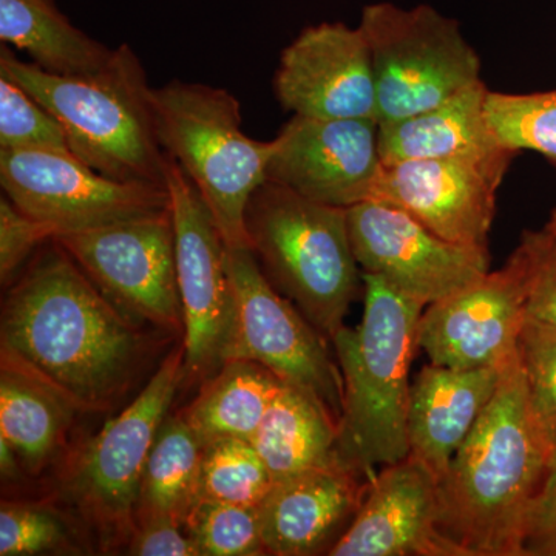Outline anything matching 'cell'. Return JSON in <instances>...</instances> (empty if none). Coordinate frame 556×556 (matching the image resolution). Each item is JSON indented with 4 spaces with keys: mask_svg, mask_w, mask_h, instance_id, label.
<instances>
[{
    "mask_svg": "<svg viewBox=\"0 0 556 556\" xmlns=\"http://www.w3.org/2000/svg\"><path fill=\"white\" fill-rule=\"evenodd\" d=\"M53 243L3 299L2 361L42 380L78 412H105L137 376L144 340Z\"/></svg>",
    "mask_w": 556,
    "mask_h": 556,
    "instance_id": "obj_1",
    "label": "cell"
},
{
    "mask_svg": "<svg viewBox=\"0 0 556 556\" xmlns=\"http://www.w3.org/2000/svg\"><path fill=\"white\" fill-rule=\"evenodd\" d=\"M519 356L439 481L438 525L463 556H521L527 510L555 452Z\"/></svg>",
    "mask_w": 556,
    "mask_h": 556,
    "instance_id": "obj_2",
    "label": "cell"
},
{
    "mask_svg": "<svg viewBox=\"0 0 556 556\" xmlns=\"http://www.w3.org/2000/svg\"><path fill=\"white\" fill-rule=\"evenodd\" d=\"M365 308L356 328L331 340L343 379L338 456L372 475L409 455V368L426 306L399 294L382 278L364 274Z\"/></svg>",
    "mask_w": 556,
    "mask_h": 556,
    "instance_id": "obj_3",
    "label": "cell"
},
{
    "mask_svg": "<svg viewBox=\"0 0 556 556\" xmlns=\"http://www.w3.org/2000/svg\"><path fill=\"white\" fill-rule=\"evenodd\" d=\"M0 73L56 116L76 159L104 177L167 189V156L156 135L152 87L129 46L100 72L60 76L0 50Z\"/></svg>",
    "mask_w": 556,
    "mask_h": 556,
    "instance_id": "obj_4",
    "label": "cell"
},
{
    "mask_svg": "<svg viewBox=\"0 0 556 556\" xmlns=\"http://www.w3.org/2000/svg\"><path fill=\"white\" fill-rule=\"evenodd\" d=\"M247 233L270 285L331 342L361 289L346 208L265 181L249 200Z\"/></svg>",
    "mask_w": 556,
    "mask_h": 556,
    "instance_id": "obj_5",
    "label": "cell"
},
{
    "mask_svg": "<svg viewBox=\"0 0 556 556\" xmlns=\"http://www.w3.org/2000/svg\"><path fill=\"white\" fill-rule=\"evenodd\" d=\"M152 109L161 148L199 190L226 248L249 247L247 208L266 181L273 141L248 137L239 100L206 84L152 89Z\"/></svg>",
    "mask_w": 556,
    "mask_h": 556,
    "instance_id": "obj_6",
    "label": "cell"
},
{
    "mask_svg": "<svg viewBox=\"0 0 556 556\" xmlns=\"http://www.w3.org/2000/svg\"><path fill=\"white\" fill-rule=\"evenodd\" d=\"M358 27L371 53L379 126L437 108L482 80L479 54L459 24L433 7L371 3Z\"/></svg>",
    "mask_w": 556,
    "mask_h": 556,
    "instance_id": "obj_7",
    "label": "cell"
},
{
    "mask_svg": "<svg viewBox=\"0 0 556 556\" xmlns=\"http://www.w3.org/2000/svg\"><path fill=\"white\" fill-rule=\"evenodd\" d=\"M185 369V350L164 358L134 402L79 450L61 492L105 547L134 536L142 473Z\"/></svg>",
    "mask_w": 556,
    "mask_h": 556,
    "instance_id": "obj_8",
    "label": "cell"
},
{
    "mask_svg": "<svg viewBox=\"0 0 556 556\" xmlns=\"http://www.w3.org/2000/svg\"><path fill=\"white\" fill-rule=\"evenodd\" d=\"M233 327L225 362L251 361L283 382L316 394L342 416L343 379L328 340L270 285L249 247L228 248Z\"/></svg>",
    "mask_w": 556,
    "mask_h": 556,
    "instance_id": "obj_9",
    "label": "cell"
},
{
    "mask_svg": "<svg viewBox=\"0 0 556 556\" xmlns=\"http://www.w3.org/2000/svg\"><path fill=\"white\" fill-rule=\"evenodd\" d=\"M167 190L185 320L182 380L200 382L214 376L225 364L232 334L228 248L199 190L170 156H167Z\"/></svg>",
    "mask_w": 556,
    "mask_h": 556,
    "instance_id": "obj_10",
    "label": "cell"
},
{
    "mask_svg": "<svg viewBox=\"0 0 556 556\" xmlns=\"http://www.w3.org/2000/svg\"><path fill=\"white\" fill-rule=\"evenodd\" d=\"M53 241L119 309L166 331L185 332L175 260V228L166 211Z\"/></svg>",
    "mask_w": 556,
    "mask_h": 556,
    "instance_id": "obj_11",
    "label": "cell"
},
{
    "mask_svg": "<svg viewBox=\"0 0 556 556\" xmlns=\"http://www.w3.org/2000/svg\"><path fill=\"white\" fill-rule=\"evenodd\" d=\"M0 185L14 206L49 226L54 237L170 206L167 189L104 177L56 150L0 149Z\"/></svg>",
    "mask_w": 556,
    "mask_h": 556,
    "instance_id": "obj_12",
    "label": "cell"
},
{
    "mask_svg": "<svg viewBox=\"0 0 556 556\" xmlns=\"http://www.w3.org/2000/svg\"><path fill=\"white\" fill-rule=\"evenodd\" d=\"M351 247L364 274L428 306L490 273L489 248L442 239L407 212L376 200L346 208Z\"/></svg>",
    "mask_w": 556,
    "mask_h": 556,
    "instance_id": "obj_13",
    "label": "cell"
},
{
    "mask_svg": "<svg viewBox=\"0 0 556 556\" xmlns=\"http://www.w3.org/2000/svg\"><path fill=\"white\" fill-rule=\"evenodd\" d=\"M382 164L378 121L292 115L273 139L266 181L348 208L371 199Z\"/></svg>",
    "mask_w": 556,
    "mask_h": 556,
    "instance_id": "obj_14",
    "label": "cell"
},
{
    "mask_svg": "<svg viewBox=\"0 0 556 556\" xmlns=\"http://www.w3.org/2000/svg\"><path fill=\"white\" fill-rule=\"evenodd\" d=\"M525 268L517 252L506 266L428 305L420 316L417 343L430 364L486 368L518 354L525 327Z\"/></svg>",
    "mask_w": 556,
    "mask_h": 556,
    "instance_id": "obj_15",
    "label": "cell"
},
{
    "mask_svg": "<svg viewBox=\"0 0 556 556\" xmlns=\"http://www.w3.org/2000/svg\"><path fill=\"white\" fill-rule=\"evenodd\" d=\"M281 108L311 118L378 121L375 70L361 27L325 22L281 53L274 78Z\"/></svg>",
    "mask_w": 556,
    "mask_h": 556,
    "instance_id": "obj_16",
    "label": "cell"
},
{
    "mask_svg": "<svg viewBox=\"0 0 556 556\" xmlns=\"http://www.w3.org/2000/svg\"><path fill=\"white\" fill-rule=\"evenodd\" d=\"M506 172L456 159L383 163L369 200L407 212L442 239L489 248Z\"/></svg>",
    "mask_w": 556,
    "mask_h": 556,
    "instance_id": "obj_17",
    "label": "cell"
},
{
    "mask_svg": "<svg viewBox=\"0 0 556 556\" xmlns=\"http://www.w3.org/2000/svg\"><path fill=\"white\" fill-rule=\"evenodd\" d=\"M439 479L408 455L369 479L362 506L331 556H463L438 525Z\"/></svg>",
    "mask_w": 556,
    "mask_h": 556,
    "instance_id": "obj_18",
    "label": "cell"
},
{
    "mask_svg": "<svg viewBox=\"0 0 556 556\" xmlns=\"http://www.w3.org/2000/svg\"><path fill=\"white\" fill-rule=\"evenodd\" d=\"M371 477L338 460L276 482L258 507L266 554L329 551L356 517Z\"/></svg>",
    "mask_w": 556,
    "mask_h": 556,
    "instance_id": "obj_19",
    "label": "cell"
},
{
    "mask_svg": "<svg viewBox=\"0 0 556 556\" xmlns=\"http://www.w3.org/2000/svg\"><path fill=\"white\" fill-rule=\"evenodd\" d=\"M507 364L473 369L430 364L412 383L409 455L426 464L439 481L495 396Z\"/></svg>",
    "mask_w": 556,
    "mask_h": 556,
    "instance_id": "obj_20",
    "label": "cell"
},
{
    "mask_svg": "<svg viewBox=\"0 0 556 556\" xmlns=\"http://www.w3.org/2000/svg\"><path fill=\"white\" fill-rule=\"evenodd\" d=\"M486 93L489 89L479 80L437 108L379 126L383 163L456 159L507 170L517 153L504 148L493 134L485 116Z\"/></svg>",
    "mask_w": 556,
    "mask_h": 556,
    "instance_id": "obj_21",
    "label": "cell"
},
{
    "mask_svg": "<svg viewBox=\"0 0 556 556\" xmlns=\"http://www.w3.org/2000/svg\"><path fill=\"white\" fill-rule=\"evenodd\" d=\"M339 420L316 394L281 382L251 439L274 482L338 463Z\"/></svg>",
    "mask_w": 556,
    "mask_h": 556,
    "instance_id": "obj_22",
    "label": "cell"
},
{
    "mask_svg": "<svg viewBox=\"0 0 556 556\" xmlns=\"http://www.w3.org/2000/svg\"><path fill=\"white\" fill-rule=\"evenodd\" d=\"M0 40L60 76L93 75L115 51L76 28L53 0H0Z\"/></svg>",
    "mask_w": 556,
    "mask_h": 556,
    "instance_id": "obj_23",
    "label": "cell"
},
{
    "mask_svg": "<svg viewBox=\"0 0 556 556\" xmlns=\"http://www.w3.org/2000/svg\"><path fill=\"white\" fill-rule=\"evenodd\" d=\"M281 382L283 380L255 362H225L206 379L182 417L203 447L218 439L251 441L280 391Z\"/></svg>",
    "mask_w": 556,
    "mask_h": 556,
    "instance_id": "obj_24",
    "label": "cell"
},
{
    "mask_svg": "<svg viewBox=\"0 0 556 556\" xmlns=\"http://www.w3.org/2000/svg\"><path fill=\"white\" fill-rule=\"evenodd\" d=\"M0 376V438L16 452L22 468L36 473L60 448L78 409L42 380L9 362L2 361Z\"/></svg>",
    "mask_w": 556,
    "mask_h": 556,
    "instance_id": "obj_25",
    "label": "cell"
},
{
    "mask_svg": "<svg viewBox=\"0 0 556 556\" xmlns=\"http://www.w3.org/2000/svg\"><path fill=\"white\" fill-rule=\"evenodd\" d=\"M201 457L203 444L185 417H166L142 473L138 522L166 518L185 526L199 501Z\"/></svg>",
    "mask_w": 556,
    "mask_h": 556,
    "instance_id": "obj_26",
    "label": "cell"
},
{
    "mask_svg": "<svg viewBox=\"0 0 556 556\" xmlns=\"http://www.w3.org/2000/svg\"><path fill=\"white\" fill-rule=\"evenodd\" d=\"M274 478L251 441L218 439L203 447L199 501L260 507Z\"/></svg>",
    "mask_w": 556,
    "mask_h": 556,
    "instance_id": "obj_27",
    "label": "cell"
},
{
    "mask_svg": "<svg viewBox=\"0 0 556 556\" xmlns=\"http://www.w3.org/2000/svg\"><path fill=\"white\" fill-rule=\"evenodd\" d=\"M485 116L504 148L540 153L556 166V90L525 94L489 90Z\"/></svg>",
    "mask_w": 556,
    "mask_h": 556,
    "instance_id": "obj_28",
    "label": "cell"
},
{
    "mask_svg": "<svg viewBox=\"0 0 556 556\" xmlns=\"http://www.w3.org/2000/svg\"><path fill=\"white\" fill-rule=\"evenodd\" d=\"M185 527L200 556L266 555L258 507L200 500Z\"/></svg>",
    "mask_w": 556,
    "mask_h": 556,
    "instance_id": "obj_29",
    "label": "cell"
},
{
    "mask_svg": "<svg viewBox=\"0 0 556 556\" xmlns=\"http://www.w3.org/2000/svg\"><path fill=\"white\" fill-rule=\"evenodd\" d=\"M0 149L68 152L67 134L53 113L0 73Z\"/></svg>",
    "mask_w": 556,
    "mask_h": 556,
    "instance_id": "obj_30",
    "label": "cell"
},
{
    "mask_svg": "<svg viewBox=\"0 0 556 556\" xmlns=\"http://www.w3.org/2000/svg\"><path fill=\"white\" fill-rule=\"evenodd\" d=\"M518 356L532 407L556 447V329L527 317Z\"/></svg>",
    "mask_w": 556,
    "mask_h": 556,
    "instance_id": "obj_31",
    "label": "cell"
},
{
    "mask_svg": "<svg viewBox=\"0 0 556 556\" xmlns=\"http://www.w3.org/2000/svg\"><path fill=\"white\" fill-rule=\"evenodd\" d=\"M67 544V527L53 511L33 504L2 503L0 555H42L58 552Z\"/></svg>",
    "mask_w": 556,
    "mask_h": 556,
    "instance_id": "obj_32",
    "label": "cell"
},
{
    "mask_svg": "<svg viewBox=\"0 0 556 556\" xmlns=\"http://www.w3.org/2000/svg\"><path fill=\"white\" fill-rule=\"evenodd\" d=\"M525 268L527 317L556 329V232L526 230L515 249Z\"/></svg>",
    "mask_w": 556,
    "mask_h": 556,
    "instance_id": "obj_33",
    "label": "cell"
},
{
    "mask_svg": "<svg viewBox=\"0 0 556 556\" xmlns=\"http://www.w3.org/2000/svg\"><path fill=\"white\" fill-rule=\"evenodd\" d=\"M54 233L49 226L14 206L7 197L0 200V277L2 283L27 262L39 244L53 240Z\"/></svg>",
    "mask_w": 556,
    "mask_h": 556,
    "instance_id": "obj_34",
    "label": "cell"
},
{
    "mask_svg": "<svg viewBox=\"0 0 556 556\" xmlns=\"http://www.w3.org/2000/svg\"><path fill=\"white\" fill-rule=\"evenodd\" d=\"M521 556H556V448L543 484L527 510Z\"/></svg>",
    "mask_w": 556,
    "mask_h": 556,
    "instance_id": "obj_35",
    "label": "cell"
},
{
    "mask_svg": "<svg viewBox=\"0 0 556 556\" xmlns=\"http://www.w3.org/2000/svg\"><path fill=\"white\" fill-rule=\"evenodd\" d=\"M129 554L137 556H200L188 530L166 518L138 522L130 538Z\"/></svg>",
    "mask_w": 556,
    "mask_h": 556,
    "instance_id": "obj_36",
    "label": "cell"
},
{
    "mask_svg": "<svg viewBox=\"0 0 556 556\" xmlns=\"http://www.w3.org/2000/svg\"><path fill=\"white\" fill-rule=\"evenodd\" d=\"M21 460L16 452L11 448L5 439L0 438V468H2V477L14 479L20 477Z\"/></svg>",
    "mask_w": 556,
    "mask_h": 556,
    "instance_id": "obj_37",
    "label": "cell"
},
{
    "mask_svg": "<svg viewBox=\"0 0 556 556\" xmlns=\"http://www.w3.org/2000/svg\"><path fill=\"white\" fill-rule=\"evenodd\" d=\"M547 225L556 232V208L552 212L551 219H548Z\"/></svg>",
    "mask_w": 556,
    "mask_h": 556,
    "instance_id": "obj_38",
    "label": "cell"
}]
</instances>
